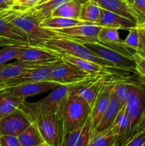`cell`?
I'll return each mask as SVG.
<instances>
[{
    "label": "cell",
    "instance_id": "4316f807",
    "mask_svg": "<svg viewBox=\"0 0 145 146\" xmlns=\"http://www.w3.org/2000/svg\"><path fill=\"white\" fill-rule=\"evenodd\" d=\"M17 137L21 146H35L45 143L34 121Z\"/></svg>",
    "mask_w": 145,
    "mask_h": 146
},
{
    "label": "cell",
    "instance_id": "7402d4cb",
    "mask_svg": "<svg viewBox=\"0 0 145 146\" xmlns=\"http://www.w3.org/2000/svg\"><path fill=\"white\" fill-rule=\"evenodd\" d=\"M100 8L125 17L136 23V18L131 6L125 0H93Z\"/></svg>",
    "mask_w": 145,
    "mask_h": 146
},
{
    "label": "cell",
    "instance_id": "f6af8a7d",
    "mask_svg": "<svg viewBox=\"0 0 145 146\" xmlns=\"http://www.w3.org/2000/svg\"><path fill=\"white\" fill-rule=\"evenodd\" d=\"M125 1H126L127 2L128 4H129L130 6H132V4H133L134 0H125Z\"/></svg>",
    "mask_w": 145,
    "mask_h": 146
},
{
    "label": "cell",
    "instance_id": "ba28073f",
    "mask_svg": "<svg viewBox=\"0 0 145 146\" xmlns=\"http://www.w3.org/2000/svg\"><path fill=\"white\" fill-rule=\"evenodd\" d=\"M33 123L31 115L23 108H18L0 119V135L18 136Z\"/></svg>",
    "mask_w": 145,
    "mask_h": 146
},
{
    "label": "cell",
    "instance_id": "f546056e",
    "mask_svg": "<svg viewBox=\"0 0 145 146\" xmlns=\"http://www.w3.org/2000/svg\"><path fill=\"white\" fill-rule=\"evenodd\" d=\"M91 141L96 146H119L110 128L103 131H92Z\"/></svg>",
    "mask_w": 145,
    "mask_h": 146
},
{
    "label": "cell",
    "instance_id": "ffe728a7",
    "mask_svg": "<svg viewBox=\"0 0 145 146\" xmlns=\"http://www.w3.org/2000/svg\"><path fill=\"white\" fill-rule=\"evenodd\" d=\"M110 130L119 145L130 135V118L125 105L118 113V115L111 125Z\"/></svg>",
    "mask_w": 145,
    "mask_h": 146
},
{
    "label": "cell",
    "instance_id": "5b68a950",
    "mask_svg": "<svg viewBox=\"0 0 145 146\" xmlns=\"http://www.w3.org/2000/svg\"><path fill=\"white\" fill-rule=\"evenodd\" d=\"M98 75H92L80 69L68 61H61L52 68L49 81L61 85H75L95 78Z\"/></svg>",
    "mask_w": 145,
    "mask_h": 146
},
{
    "label": "cell",
    "instance_id": "b9f144b4",
    "mask_svg": "<svg viewBox=\"0 0 145 146\" xmlns=\"http://www.w3.org/2000/svg\"><path fill=\"white\" fill-rule=\"evenodd\" d=\"M145 131V111H144L143 114H142V117H141L140 120H139V123H138L137 125H136V129H135L134 133L141 132V131Z\"/></svg>",
    "mask_w": 145,
    "mask_h": 146
},
{
    "label": "cell",
    "instance_id": "e0dca14e",
    "mask_svg": "<svg viewBox=\"0 0 145 146\" xmlns=\"http://www.w3.org/2000/svg\"><path fill=\"white\" fill-rule=\"evenodd\" d=\"M61 59V56L57 53L42 47L27 45L22 50L16 61L49 63Z\"/></svg>",
    "mask_w": 145,
    "mask_h": 146
},
{
    "label": "cell",
    "instance_id": "1f68e13d",
    "mask_svg": "<svg viewBox=\"0 0 145 146\" xmlns=\"http://www.w3.org/2000/svg\"><path fill=\"white\" fill-rule=\"evenodd\" d=\"M121 39L118 29L109 27H102L98 34V42L100 44H112L123 42Z\"/></svg>",
    "mask_w": 145,
    "mask_h": 146
},
{
    "label": "cell",
    "instance_id": "7dc6e473",
    "mask_svg": "<svg viewBox=\"0 0 145 146\" xmlns=\"http://www.w3.org/2000/svg\"><path fill=\"white\" fill-rule=\"evenodd\" d=\"M35 146H47V145H45V143H44V144H41V145H35Z\"/></svg>",
    "mask_w": 145,
    "mask_h": 146
},
{
    "label": "cell",
    "instance_id": "d6a6232c",
    "mask_svg": "<svg viewBox=\"0 0 145 146\" xmlns=\"http://www.w3.org/2000/svg\"><path fill=\"white\" fill-rule=\"evenodd\" d=\"M133 82H126L125 81H116L114 86L113 92L122 106L126 104L130 94Z\"/></svg>",
    "mask_w": 145,
    "mask_h": 146
},
{
    "label": "cell",
    "instance_id": "6da1fadb",
    "mask_svg": "<svg viewBox=\"0 0 145 146\" xmlns=\"http://www.w3.org/2000/svg\"><path fill=\"white\" fill-rule=\"evenodd\" d=\"M4 17L28 35L30 46H36L46 40L61 37L52 29L41 27V21L30 9L18 11L11 9L4 12Z\"/></svg>",
    "mask_w": 145,
    "mask_h": 146
},
{
    "label": "cell",
    "instance_id": "ac0fdd59",
    "mask_svg": "<svg viewBox=\"0 0 145 146\" xmlns=\"http://www.w3.org/2000/svg\"><path fill=\"white\" fill-rule=\"evenodd\" d=\"M95 25L129 31L130 29L136 27L138 24L126 17L101 8L100 19Z\"/></svg>",
    "mask_w": 145,
    "mask_h": 146
},
{
    "label": "cell",
    "instance_id": "7c38bea8",
    "mask_svg": "<svg viewBox=\"0 0 145 146\" xmlns=\"http://www.w3.org/2000/svg\"><path fill=\"white\" fill-rule=\"evenodd\" d=\"M61 61L62 59L58 60V61H54L51 64H47V65L28 70L23 74L20 75L19 76L5 83L4 85L0 87V91L5 90L9 87L14 86L18 85V84H24V83L49 81L53 67Z\"/></svg>",
    "mask_w": 145,
    "mask_h": 146
},
{
    "label": "cell",
    "instance_id": "8d00e7d4",
    "mask_svg": "<svg viewBox=\"0 0 145 146\" xmlns=\"http://www.w3.org/2000/svg\"><path fill=\"white\" fill-rule=\"evenodd\" d=\"M137 27L139 34V45L135 53L145 58V24L138 25Z\"/></svg>",
    "mask_w": 145,
    "mask_h": 146
},
{
    "label": "cell",
    "instance_id": "603a6c76",
    "mask_svg": "<svg viewBox=\"0 0 145 146\" xmlns=\"http://www.w3.org/2000/svg\"><path fill=\"white\" fill-rule=\"evenodd\" d=\"M26 99L8 90L0 91V119L7 116L18 108H21Z\"/></svg>",
    "mask_w": 145,
    "mask_h": 146
},
{
    "label": "cell",
    "instance_id": "ab89813d",
    "mask_svg": "<svg viewBox=\"0 0 145 146\" xmlns=\"http://www.w3.org/2000/svg\"><path fill=\"white\" fill-rule=\"evenodd\" d=\"M24 43H21L20 41H16V40L11 39V38H6L0 36V47L9 46H14V45H24ZM28 45V44H27Z\"/></svg>",
    "mask_w": 145,
    "mask_h": 146
},
{
    "label": "cell",
    "instance_id": "3957f363",
    "mask_svg": "<svg viewBox=\"0 0 145 146\" xmlns=\"http://www.w3.org/2000/svg\"><path fill=\"white\" fill-rule=\"evenodd\" d=\"M36 46L45 48L50 51L57 53L59 55L72 56L92 61L102 66L116 68L111 63L95 55L81 43L63 37H58V38L46 40L37 45Z\"/></svg>",
    "mask_w": 145,
    "mask_h": 146
},
{
    "label": "cell",
    "instance_id": "7bdbcfd3",
    "mask_svg": "<svg viewBox=\"0 0 145 146\" xmlns=\"http://www.w3.org/2000/svg\"><path fill=\"white\" fill-rule=\"evenodd\" d=\"M139 82L142 86H145V76H139Z\"/></svg>",
    "mask_w": 145,
    "mask_h": 146
},
{
    "label": "cell",
    "instance_id": "d590c367",
    "mask_svg": "<svg viewBox=\"0 0 145 146\" xmlns=\"http://www.w3.org/2000/svg\"><path fill=\"white\" fill-rule=\"evenodd\" d=\"M119 146H145V131L130 135L122 141Z\"/></svg>",
    "mask_w": 145,
    "mask_h": 146
},
{
    "label": "cell",
    "instance_id": "836d02e7",
    "mask_svg": "<svg viewBox=\"0 0 145 146\" xmlns=\"http://www.w3.org/2000/svg\"><path fill=\"white\" fill-rule=\"evenodd\" d=\"M138 25L145 24V0H134L131 6Z\"/></svg>",
    "mask_w": 145,
    "mask_h": 146
},
{
    "label": "cell",
    "instance_id": "5bb4252c",
    "mask_svg": "<svg viewBox=\"0 0 145 146\" xmlns=\"http://www.w3.org/2000/svg\"><path fill=\"white\" fill-rule=\"evenodd\" d=\"M61 84L53 81H36L18 84L14 86L9 87L5 90L11 91L18 96L26 99L28 97L34 96L38 94H44L52 91Z\"/></svg>",
    "mask_w": 145,
    "mask_h": 146
},
{
    "label": "cell",
    "instance_id": "60d3db41",
    "mask_svg": "<svg viewBox=\"0 0 145 146\" xmlns=\"http://www.w3.org/2000/svg\"><path fill=\"white\" fill-rule=\"evenodd\" d=\"M14 3L15 0H0V13L11 9Z\"/></svg>",
    "mask_w": 145,
    "mask_h": 146
},
{
    "label": "cell",
    "instance_id": "9a60e30c",
    "mask_svg": "<svg viewBox=\"0 0 145 146\" xmlns=\"http://www.w3.org/2000/svg\"><path fill=\"white\" fill-rule=\"evenodd\" d=\"M53 62L41 63L16 61L14 63L8 64H6L1 66H0V87L7 81L19 76L20 75L23 74L28 70L38 68V67L47 65Z\"/></svg>",
    "mask_w": 145,
    "mask_h": 146
},
{
    "label": "cell",
    "instance_id": "8992f818",
    "mask_svg": "<svg viewBox=\"0 0 145 146\" xmlns=\"http://www.w3.org/2000/svg\"><path fill=\"white\" fill-rule=\"evenodd\" d=\"M82 44L98 57L111 63L116 68L127 72H136V63L133 58L122 55L99 42L83 43Z\"/></svg>",
    "mask_w": 145,
    "mask_h": 146
},
{
    "label": "cell",
    "instance_id": "8fae6325",
    "mask_svg": "<svg viewBox=\"0 0 145 146\" xmlns=\"http://www.w3.org/2000/svg\"><path fill=\"white\" fill-rule=\"evenodd\" d=\"M106 76H107L98 75L95 78L76 84L74 86L69 96L80 97L86 101L91 108L102 86L107 81Z\"/></svg>",
    "mask_w": 145,
    "mask_h": 146
},
{
    "label": "cell",
    "instance_id": "f35d334b",
    "mask_svg": "<svg viewBox=\"0 0 145 146\" xmlns=\"http://www.w3.org/2000/svg\"><path fill=\"white\" fill-rule=\"evenodd\" d=\"M134 59L136 63L135 71L139 76H145V58L134 53Z\"/></svg>",
    "mask_w": 145,
    "mask_h": 146
},
{
    "label": "cell",
    "instance_id": "d4e9b609",
    "mask_svg": "<svg viewBox=\"0 0 145 146\" xmlns=\"http://www.w3.org/2000/svg\"><path fill=\"white\" fill-rule=\"evenodd\" d=\"M100 7L93 0H85L81 6L78 19L95 25L100 19Z\"/></svg>",
    "mask_w": 145,
    "mask_h": 146
},
{
    "label": "cell",
    "instance_id": "2e32d148",
    "mask_svg": "<svg viewBox=\"0 0 145 146\" xmlns=\"http://www.w3.org/2000/svg\"><path fill=\"white\" fill-rule=\"evenodd\" d=\"M92 133L90 114L80 125L64 135L62 146H86L91 141Z\"/></svg>",
    "mask_w": 145,
    "mask_h": 146
},
{
    "label": "cell",
    "instance_id": "e575fe53",
    "mask_svg": "<svg viewBox=\"0 0 145 146\" xmlns=\"http://www.w3.org/2000/svg\"><path fill=\"white\" fill-rule=\"evenodd\" d=\"M137 26L129 30V34L124 40L125 45L128 48L134 50L135 51L138 49L139 45V34Z\"/></svg>",
    "mask_w": 145,
    "mask_h": 146
},
{
    "label": "cell",
    "instance_id": "cb8c5ba5",
    "mask_svg": "<svg viewBox=\"0 0 145 146\" xmlns=\"http://www.w3.org/2000/svg\"><path fill=\"white\" fill-rule=\"evenodd\" d=\"M0 36L29 45L28 35L8 21L4 17V12L0 13Z\"/></svg>",
    "mask_w": 145,
    "mask_h": 146
},
{
    "label": "cell",
    "instance_id": "d6986e66",
    "mask_svg": "<svg viewBox=\"0 0 145 146\" xmlns=\"http://www.w3.org/2000/svg\"><path fill=\"white\" fill-rule=\"evenodd\" d=\"M122 106H123L121 104L119 100L117 98L113 91H112L108 106H107L105 112L102 114L98 124L92 131L100 132V131H105V130L110 128Z\"/></svg>",
    "mask_w": 145,
    "mask_h": 146
},
{
    "label": "cell",
    "instance_id": "bcb514c9",
    "mask_svg": "<svg viewBox=\"0 0 145 146\" xmlns=\"http://www.w3.org/2000/svg\"><path fill=\"white\" fill-rule=\"evenodd\" d=\"M86 146H96V145H95V144H94V143H92V141H90V143H88V145H87Z\"/></svg>",
    "mask_w": 145,
    "mask_h": 146
},
{
    "label": "cell",
    "instance_id": "277c9868",
    "mask_svg": "<svg viewBox=\"0 0 145 146\" xmlns=\"http://www.w3.org/2000/svg\"><path fill=\"white\" fill-rule=\"evenodd\" d=\"M90 112V107L86 101L76 96H68L57 113L64 135L80 125Z\"/></svg>",
    "mask_w": 145,
    "mask_h": 146
},
{
    "label": "cell",
    "instance_id": "52a82bcc",
    "mask_svg": "<svg viewBox=\"0 0 145 146\" xmlns=\"http://www.w3.org/2000/svg\"><path fill=\"white\" fill-rule=\"evenodd\" d=\"M125 106L130 118V135H132L134 133L136 125L145 111V91L140 84H132L130 94Z\"/></svg>",
    "mask_w": 145,
    "mask_h": 146
},
{
    "label": "cell",
    "instance_id": "f1b7e54d",
    "mask_svg": "<svg viewBox=\"0 0 145 146\" xmlns=\"http://www.w3.org/2000/svg\"><path fill=\"white\" fill-rule=\"evenodd\" d=\"M69 1L71 0H50L44 4L34 6L29 9L40 21H42L45 19L51 17L54 10Z\"/></svg>",
    "mask_w": 145,
    "mask_h": 146
},
{
    "label": "cell",
    "instance_id": "83f0119b",
    "mask_svg": "<svg viewBox=\"0 0 145 146\" xmlns=\"http://www.w3.org/2000/svg\"><path fill=\"white\" fill-rule=\"evenodd\" d=\"M90 24L75 19L65 18V17H51L43 20L41 23V27L48 29H59L69 28L81 24Z\"/></svg>",
    "mask_w": 145,
    "mask_h": 146
},
{
    "label": "cell",
    "instance_id": "30bf717a",
    "mask_svg": "<svg viewBox=\"0 0 145 146\" xmlns=\"http://www.w3.org/2000/svg\"><path fill=\"white\" fill-rule=\"evenodd\" d=\"M75 85H60L52 90L51 92L42 100L35 103H30V104L41 111L57 113Z\"/></svg>",
    "mask_w": 145,
    "mask_h": 146
},
{
    "label": "cell",
    "instance_id": "4dcf8cb0",
    "mask_svg": "<svg viewBox=\"0 0 145 146\" xmlns=\"http://www.w3.org/2000/svg\"><path fill=\"white\" fill-rule=\"evenodd\" d=\"M27 44L4 46L0 50V66L7 64L11 60L18 58L19 54Z\"/></svg>",
    "mask_w": 145,
    "mask_h": 146
},
{
    "label": "cell",
    "instance_id": "9c48e42d",
    "mask_svg": "<svg viewBox=\"0 0 145 146\" xmlns=\"http://www.w3.org/2000/svg\"><path fill=\"white\" fill-rule=\"evenodd\" d=\"M101 27L92 24H85L69 28L52 29L61 37L81 43L98 42V34Z\"/></svg>",
    "mask_w": 145,
    "mask_h": 146
},
{
    "label": "cell",
    "instance_id": "44dd1931",
    "mask_svg": "<svg viewBox=\"0 0 145 146\" xmlns=\"http://www.w3.org/2000/svg\"><path fill=\"white\" fill-rule=\"evenodd\" d=\"M60 56L63 61L71 63L80 69L83 70L84 71L92 74V75L108 76L113 73L110 71L111 68H107V67L102 66L95 64L92 61H88V60L82 59V58H80L70 55H60Z\"/></svg>",
    "mask_w": 145,
    "mask_h": 146
},
{
    "label": "cell",
    "instance_id": "ee69618b",
    "mask_svg": "<svg viewBox=\"0 0 145 146\" xmlns=\"http://www.w3.org/2000/svg\"><path fill=\"white\" fill-rule=\"evenodd\" d=\"M50 1V0H41V1H39V2L38 3V4H36V5H38V4H44V3L45 2H47V1Z\"/></svg>",
    "mask_w": 145,
    "mask_h": 146
},
{
    "label": "cell",
    "instance_id": "4fadbf2b",
    "mask_svg": "<svg viewBox=\"0 0 145 146\" xmlns=\"http://www.w3.org/2000/svg\"><path fill=\"white\" fill-rule=\"evenodd\" d=\"M116 81L107 80L102 86L99 94L97 96L93 105L90 108V117L92 123V131L99 123L102 114L105 112L109 104L111 94L113 91L114 86Z\"/></svg>",
    "mask_w": 145,
    "mask_h": 146
},
{
    "label": "cell",
    "instance_id": "74e56055",
    "mask_svg": "<svg viewBox=\"0 0 145 146\" xmlns=\"http://www.w3.org/2000/svg\"><path fill=\"white\" fill-rule=\"evenodd\" d=\"M0 146H21L18 137L11 135H0Z\"/></svg>",
    "mask_w": 145,
    "mask_h": 146
},
{
    "label": "cell",
    "instance_id": "484cf974",
    "mask_svg": "<svg viewBox=\"0 0 145 146\" xmlns=\"http://www.w3.org/2000/svg\"><path fill=\"white\" fill-rule=\"evenodd\" d=\"M85 1V0H71L54 10L51 17H65L78 19L81 6Z\"/></svg>",
    "mask_w": 145,
    "mask_h": 146
},
{
    "label": "cell",
    "instance_id": "7a4b0ae2",
    "mask_svg": "<svg viewBox=\"0 0 145 146\" xmlns=\"http://www.w3.org/2000/svg\"><path fill=\"white\" fill-rule=\"evenodd\" d=\"M23 108L31 115L45 145L62 146L64 133L57 113L37 109L26 101L24 104Z\"/></svg>",
    "mask_w": 145,
    "mask_h": 146
}]
</instances>
